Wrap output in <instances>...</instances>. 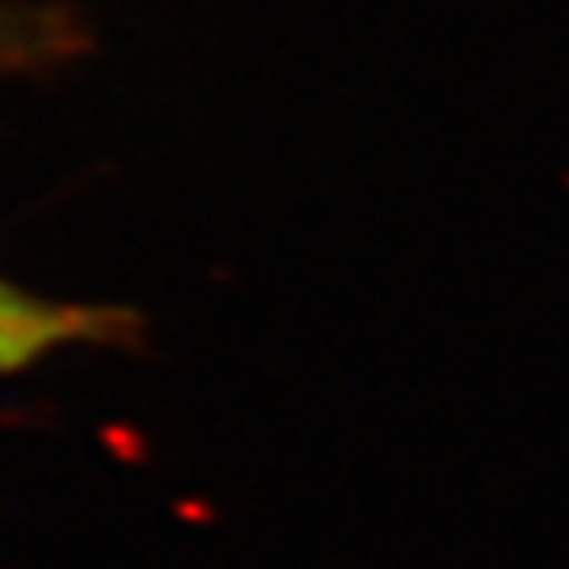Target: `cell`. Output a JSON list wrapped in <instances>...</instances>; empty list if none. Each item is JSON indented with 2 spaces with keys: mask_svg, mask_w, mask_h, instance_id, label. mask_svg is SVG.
<instances>
[{
  "mask_svg": "<svg viewBox=\"0 0 569 569\" xmlns=\"http://www.w3.org/2000/svg\"><path fill=\"white\" fill-rule=\"evenodd\" d=\"M122 333H131V321L119 308L63 305L0 279V376L26 371L68 346L114 342Z\"/></svg>",
  "mask_w": 569,
  "mask_h": 569,
  "instance_id": "obj_1",
  "label": "cell"
},
{
  "mask_svg": "<svg viewBox=\"0 0 569 569\" xmlns=\"http://www.w3.org/2000/svg\"><path fill=\"white\" fill-rule=\"evenodd\" d=\"M84 30L68 4L42 0H0V81L34 77L77 60Z\"/></svg>",
  "mask_w": 569,
  "mask_h": 569,
  "instance_id": "obj_2",
  "label": "cell"
}]
</instances>
